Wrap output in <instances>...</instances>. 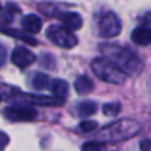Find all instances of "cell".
Returning a JSON list of instances; mask_svg holds the SVG:
<instances>
[{"mask_svg": "<svg viewBox=\"0 0 151 151\" xmlns=\"http://www.w3.org/2000/svg\"><path fill=\"white\" fill-rule=\"evenodd\" d=\"M98 49L104 55V58L114 64L126 76H137L143 69L142 60L129 48L121 47L118 44H111V42H104L98 47Z\"/></svg>", "mask_w": 151, "mask_h": 151, "instance_id": "cell-1", "label": "cell"}, {"mask_svg": "<svg viewBox=\"0 0 151 151\" xmlns=\"http://www.w3.org/2000/svg\"><path fill=\"white\" fill-rule=\"evenodd\" d=\"M141 131V125L134 119H122L104 127L98 133V139L104 142H119L135 137Z\"/></svg>", "mask_w": 151, "mask_h": 151, "instance_id": "cell-2", "label": "cell"}, {"mask_svg": "<svg viewBox=\"0 0 151 151\" xmlns=\"http://www.w3.org/2000/svg\"><path fill=\"white\" fill-rule=\"evenodd\" d=\"M91 70L99 80L105 81V82L115 83V85L123 83L127 78V76L123 72H121L114 64H111L109 60L104 57L94 58L91 63Z\"/></svg>", "mask_w": 151, "mask_h": 151, "instance_id": "cell-3", "label": "cell"}, {"mask_svg": "<svg viewBox=\"0 0 151 151\" xmlns=\"http://www.w3.org/2000/svg\"><path fill=\"white\" fill-rule=\"evenodd\" d=\"M7 99L11 98H21L24 104H35V105H44V106H60L64 104V99H58L55 97H45L37 96V94H24L16 88H8V86H0Z\"/></svg>", "mask_w": 151, "mask_h": 151, "instance_id": "cell-4", "label": "cell"}, {"mask_svg": "<svg viewBox=\"0 0 151 151\" xmlns=\"http://www.w3.org/2000/svg\"><path fill=\"white\" fill-rule=\"evenodd\" d=\"M47 37L52 44L57 45L60 48L70 49L77 45L78 40L73 35V32L68 31L63 25H50L47 29Z\"/></svg>", "mask_w": 151, "mask_h": 151, "instance_id": "cell-5", "label": "cell"}, {"mask_svg": "<svg viewBox=\"0 0 151 151\" xmlns=\"http://www.w3.org/2000/svg\"><path fill=\"white\" fill-rule=\"evenodd\" d=\"M121 31H122V23L115 12L109 11L101 16L98 21V33L101 37L111 39V37L118 36Z\"/></svg>", "mask_w": 151, "mask_h": 151, "instance_id": "cell-6", "label": "cell"}, {"mask_svg": "<svg viewBox=\"0 0 151 151\" xmlns=\"http://www.w3.org/2000/svg\"><path fill=\"white\" fill-rule=\"evenodd\" d=\"M37 110L29 105H9L4 109V117L12 122H29L37 118Z\"/></svg>", "mask_w": 151, "mask_h": 151, "instance_id": "cell-7", "label": "cell"}, {"mask_svg": "<svg viewBox=\"0 0 151 151\" xmlns=\"http://www.w3.org/2000/svg\"><path fill=\"white\" fill-rule=\"evenodd\" d=\"M11 60H12L13 65L23 69V68H27V66L32 65V64L36 61V56H35V53H32L31 50L27 49V48L16 47L12 52Z\"/></svg>", "mask_w": 151, "mask_h": 151, "instance_id": "cell-8", "label": "cell"}, {"mask_svg": "<svg viewBox=\"0 0 151 151\" xmlns=\"http://www.w3.org/2000/svg\"><path fill=\"white\" fill-rule=\"evenodd\" d=\"M57 16H58V19H60V21L63 23L64 28H66L70 32L78 31V29H81L82 25H83L82 16L77 12H72V11H68V12H60Z\"/></svg>", "mask_w": 151, "mask_h": 151, "instance_id": "cell-9", "label": "cell"}, {"mask_svg": "<svg viewBox=\"0 0 151 151\" xmlns=\"http://www.w3.org/2000/svg\"><path fill=\"white\" fill-rule=\"evenodd\" d=\"M131 40L133 42H135L137 45L141 47H146L151 42V31L147 25H142L138 27L133 31L131 33Z\"/></svg>", "mask_w": 151, "mask_h": 151, "instance_id": "cell-10", "label": "cell"}, {"mask_svg": "<svg viewBox=\"0 0 151 151\" xmlns=\"http://www.w3.org/2000/svg\"><path fill=\"white\" fill-rule=\"evenodd\" d=\"M21 27L28 33H39L42 28V20L36 15H27L21 20Z\"/></svg>", "mask_w": 151, "mask_h": 151, "instance_id": "cell-11", "label": "cell"}, {"mask_svg": "<svg viewBox=\"0 0 151 151\" xmlns=\"http://www.w3.org/2000/svg\"><path fill=\"white\" fill-rule=\"evenodd\" d=\"M74 89L78 94L81 96H85V94H89L94 90V83L88 76L81 74L76 78L74 81Z\"/></svg>", "mask_w": 151, "mask_h": 151, "instance_id": "cell-12", "label": "cell"}, {"mask_svg": "<svg viewBox=\"0 0 151 151\" xmlns=\"http://www.w3.org/2000/svg\"><path fill=\"white\" fill-rule=\"evenodd\" d=\"M50 91L53 93L55 98L58 99H64L66 96H68L69 91V85L65 80H61V78H57V80H53L50 82Z\"/></svg>", "mask_w": 151, "mask_h": 151, "instance_id": "cell-13", "label": "cell"}, {"mask_svg": "<svg viewBox=\"0 0 151 151\" xmlns=\"http://www.w3.org/2000/svg\"><path fill=\"white\" fill-rule=\"evenodd\" d=\"M0 32H1V33L8 35V36L16 37V39H19V40H21V41L27 42L28 45H33V47H36V45L39 44V41H37V40H35L32 36H29V35H27V33H24V32L19 31V29H12V28L0 27Z\"/></svg>", "mask_w": 151, "mask_h": 151, "instance_id": "cell-14", "label": "cell"}, {"mask_svg": "<svg viewBox=\"0 0 151 151\" xmlns=\"http://www.w3.org/2000/svg\"><path fill=\"white\" fill-rule=\"evenodd\" d=\"M97 110H98V105H97L94 101H82V102H80L77 106L78 115L82 118L90 117V115L96 114Z\"/></svg>", "mask_w": 151, "mask_h": 151, "instance_id": "cell-15", "label": "cell"}, {"mask_svg": "<svg viewBox=\"0 0 151 151\" xmlns=\"http://www.w3.org/2000/svg\"><path fill=\"white\" fill-rule=\"evenodd\" d=\"M49 77H48L45 73H41V72H37L32 76L31 78V85L33 89L36 90L41 91V90H45V89L49 86Z\"/></svg>", "mask_w": 151, "mask_h": 151, "instance_id": "cell-16", "label": "cell"}, {"mask_svg": "<svg viewBox=\"0 0 151 151\" xmlns=\"http://www.w3.org/2000/svg\"><path fill=\"white\" fill-rule=\"evenodd\" d=\"M121 109H122V105L119 102H110V104H105L102 106V111L107 117H115L117 114H119Z\"/></svg>", "mask_w": 151, "mask_h": 151, "instance_id": "cell-17", "label": "cell"}, {"mask_svg": "<svg viewBox=\"0 0 151 151\" xmlns=\"http://www.w3.org/2000/svg\"><path fill=\"white\" fill-rule=\"evenodd\" d=\"M81 151H105V145L99 142H88L82 146Z\"/></svg>", "mask_w": 151, "mask_h": 151, "instance_id": "cell-18", "label": "cell"}, {"mask_svg": "<svg viewBox=\"0 0 151 151\" xmlns=\"http://www.w3.org/2000/svg\"><path fill=\"white\" fill-rule=\"evenodd\" d=\"M98 127V123L96 121H82L80 123V130L82 133H90V131L96 130Z\"/></svg>", "mask_w": 151, "mask_h": 151, "instance_id": "cell-19", "label": "cell"}, {"mask_svg": "<svg viewBox=\"0 0 151 151\" xmlns=\"http://www.w3.org/2000/svg\"><path fill=\"white\" fill-rule=\"evenodd\" d=\"M8 143H9V137L5 133L0 131V151H4V149L7 147Z\"/></svg>", "mask_w": 151, "mask_h": 151, "instance_id": "cell-20", "label": "cell"}, {"mask_svg": "<svg viewBox=\"0 0 151 151\" xmlns=\"http://www.w3.org/2000/svg\"><path fill=\"white\" fill-rule=\"evenodd\" d=\"M5 57H7V50H5V48L3 47L1 44H0V66L4 64Z\"/></svg>", "mask_w": 151, "mask_h": 151, "instance_id": "cell-21", "label": "cell"}, {"mask_svg": "<svg viewBox=\"0 0 151 151\" xmlns=\"http://www.w3.org/2000/svg\"><path fill=\"white\" fill-rule=\"evenodd\" d=\"M150 147H151L150 139H143V141L141 142V150L142 151H150Z\"/></svg>", "mask_w": 151, "mask_h": 151, "instance_id": "cell-22", "label": "cell"}, {"mask_svg": "<svg viewBox=\"0 0 151 151\" xmlns=\"http://www.w3.org/2000/svg\"><path fill=\"white\" fill-rule=\"evenodd\" d=\"M0 101H1V94H0Z\"/></svg>", "mask_w": 151, "mask_h": 151, "instance_id": "cell-23", "label": "cell"}, {"mask_svg": "<svg viewBox=\"0 0 151 151\" xmlns=\"http://www.w3.org/2000/svg\"><path fill=\"white\" fill-rule=\"evenodd\" d=\"M0 11H1V4H0Z\"/></svg>", "mask_w": 151, "mask_h": 151, "instance_id": "cell-24", "label": "cell"}]
</instances>
